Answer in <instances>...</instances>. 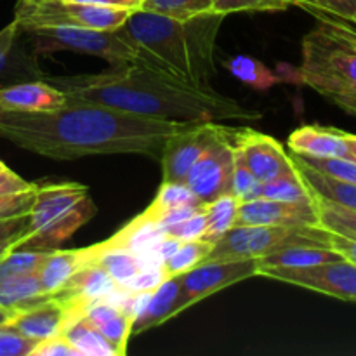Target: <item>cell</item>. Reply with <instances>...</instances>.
Returning <instances> with one entry per match:
<instances>
[{"instance_id":"1","label":"cell","mask_w":356,"mask_h":356,"mask_svg":"<svg viewBox=\"0 0 356 356\" xmlns=\"http://www.w3.org/2000/svg\"><path fill=\"white\" fill-rule=\"evenodd\" d=\"M193 124L139 117L70 97L56 110H0V139L52 160L145 155L160 162L167 139Z\"/></svg>"},{"instance_id":"2","label":"cell","mask_w":356,"mask_h":356,"mask_svg":"<svg viewBox=\"0 0 356 356\" xmlns=\"http://www.w3.org/2000/svg\"><path fill=\"white\" fill-rule=\"evenodd\" d=\"M72 99L124 113L167 122L261 120L259 110L243 106L214 89H195L165 79L138 61L113 65L101 73L45 76Z\"/></svg>"},{"instance_id":"3","label":"cell","mask_w":356,"mask_h":356,"mask_svg":"<svg viewBox=\"0 0 356 356\" xmlns=\"http://www.w3.org/2000/svg\"><path fill=\"white\" fill-rule=\"evenodd\" d=\"M222 19L225 14L216 10L179 21L138 9L117 31L134 49V61L174 82L209 90Z\"/></svg>"},{"instance_id":"4","label":"cell","mask_w":356,"mask_h":356,"mask_svg":"<svg viewBox=\"0 0 356 356\" xmlns=\"http://www.w3.org/2000/svg\"><path fill=\"white\" fill-rule=\"evenodd\" d=\"M318 17V26L302 38L301 65L287 80L312 87L330 103L356 99V31L330 17Z\"/></svg>"},{"instance_id":"5","label":"cell","mask_w":356,"mask_h":356,"mask_svg":"<svg viewBox=\"0 0 356 356\" xmlns=\"http://www.w3.org/2000/svg\"><path fill=\"white\" fill-rule=\"evenodd\" d=\"M96 214L89 188L80 183L37 186L30 209V229L10 250L51 252L59 249L79 228Z\"/></svg>"},{"instance_id":"6","label":"cell","mask_w":356,"mask_h":356,"mask_svg":"<svg viewBox=\"0 0 356 356\" xmlns=\"http://www.w3.org/2000/svg\"><path fill=\"white\" fill-rule=\"evenodd\" d=\"M323 226L235 225L212 245L205 261L259 259L277 250L298 245L329 247ZM330 249V247H329Z\"/></svg>"},{"instance_id":"7","label":"cell","mask_w":356,"mask_h":356,"mask_svg":"<svg viewBox=\"0 0 356 356\" xmlns=\"http://www.w3.org/2000/svg\"><path fill=\"white\" fill-rule=\"evenodd\" d=\"M21 28V26H19ZM35 52L72 51L103 58L113 65L134 61L132 45L117 30H90L76 26H26L21 28Z\"/></svg>"},{"instance_id":"8","label":"cell","mask_w":356,"mask_h":356,"mask_svg":"<svg viewBox=\"0 0 356 356\" xmlns=\"http://www.w3.org/2000/svg\"><path fill=\"white\" fill-rule=\"evenodd\" d=\"M132 10L120 7L89 6V3L47 0L40 3H16L14 19L26 26H76L113 31L127 21Z\"/></svg>"},{"instance_id":"9","label":"cell","mask_w":356,"mask_h":356,"mask_svg":"<svg viewBox=\"0 0 356 356\" xmlns=\"http://www.w3.org/2000/svg\"><path fill=\"white\" fill-rule=\"evenodd\" d=\"M261 277L320 292L346 302H356V266L344 257L305 268H270Z\"/></svg>"},{"instance_id":"10","label":"cell","mask_w":356,"mask_h":356,"mask_svg":"<svg viewBox=\"0 0 356 356\" xmlns=\"http://www.w3.org/2000/svg\"><path fill=\"white\" fill-rule=\"evenodd\" d=\"M257 273H259L257 259L204 261L177 277L183 292L184 312L197 302L204 301L205 298H211L216 292L225 291L226 287L240 284L247 278L257 277Z\"/></svg>"},{"instance_id":"11","label":"cell","mask_w":356,"mask_h":356,"mask_svg":"<svg viewBox=\"0 0 356 356\" xmlns=\"http://www.w3.org/2000/svg\"><path fill=\"white\" fill-rule=\"evenodd\" d=\"M233 172V153L228 141V127L219 125V134L200 159L193 163L184 183L202 204H209L229 193Z\"/></svg>"},{"instance_id":"12","label":"cell","mask_w":356,"mask_h":356,"mask_svg":"<svg viewBox=\"0 0 356 356\" xmlns=\"http://www.w3.org/2000/svg\"><path fill=\"white\" fill-rule=\"evenodd\" d=\"M219 122H197L170 136L163 146L162 181L184 183L193 163L219 134Z\"/></svg>"},{"instance_id":"13","label":"cell","mask_w":356,"mask_h":356,"mask_svg":"<svg viewBox=\"0 0 356 356\" xmlns=\"http://www.w3.org/2000/svg\"><path fill=\"white\" fill-rule=\"evenodd\" d=\"M229 138L242 149L247 167L261 183H270L294 169L291 155L271 136L247 127H229Z\"/></svg>"},{"instance_id":"14","label":"cell","mask_w":356,"mask_h":356,"mask_svg":"<svg viewBox=\"0 0 356 356\" xmlns=\"http://www.w3.org/2000/svg\"><path fill=\"white\" fill-rule=\"evenodd\" d=\"M38 66L37 52L31 49L16 19L0 30V87L30 80H45Z\"/></svg>"},{"instance_id":"15","label":"cell","mask_w":356,"mask_h":356,"mask_svg":"<svg viewBox=\"0 0 356 356\" xmlns=\"http://www.w3.org/2000/svg\"><path fill=\"white\" fill-rule=\"evenodd\" d=\"M235 225L316 226L318 214L315 204H289L259 197L240 202Z\"/></svg>"},{"instance_id":"16","label":"cell","mask_w":356,"mask_h":356,"mask_svg":"<svg viewBox=\"0 0 356 356\" xmlns=\"http://www.w3.org/2000/svg\"><path fill=\"white\" fill-rule=\"evenodd\" d=\"M118 289V284L94 263H86L72 278L68 284L56 292L52 298L61 301L68 309V322L83 313L87 306L96 301H103L108 296L113 294ZM66 322V323H68Z\"/></svg>"},{"instance_id":"17","label":"cell","mask_w":356,"mask_h":356,"mask_svg":"<svg viewBox=\"0 0 356 356\" xmlns=\"http://www.w3.org/2000/svg\"><path fill=\"white\" fill-rule=\"evenodd\" d=\"M68 103V94L45 80H30L0 87V110L47 111Z\"/></svg>"},{"instance_id":"18","label":"cell","mask_w":356,"mask_h":356,"mask_svg":"<svg viewBox=\"0 0 356 356\" xmlns=\"http://www.w3.org/2000/svg\"><path fill=\"white\" fill-rule=\"evenodd\" d=\"M66 322H68V309L61 301L51 296L40 305L10 316L7 325L38 344L61 334Z\"/></svg>"},{"instance_id":"19","label":"cell","mask_w":356,"mask_h":356,"mask_svg":"<svg viewBox=\"0 0 356 356\" xmlns=\"http://www.w3.org/2000/svg\"><path fill=\"white\" fill-rule=\"evenodd\" d=\"M292 153L316 159H351L346 132L325 125H302L296 129L287 141Z\"/></svg>"},{"instance_id":"20","label":"cell","mask_w":356,"mask_h":356,"mask_svg":"<svg viewBox=\"0 0 356 356\" xmlns=\"http://www.w3.org/2000/svg\"><path fill=\"white\" fill-rule=\"evenodd\" d=\"M183 312L184 305L179 278H165L155 291L149 292L141 313L136 316L134 323H132V336L155 329V327L165 323L167 320L181 315Z\"/></svg>"},{"instance_id":"21","label":"cell","mask_w":356,"mask_h":356,"mask_svg":"<svg viewBox=\"0 0 356 356\" xmlns=\"http://www.w3.org/2000/svg\"><path fill=\"white\" fill-rule=\"evenodd\" d=\"M165 235V229L159 225V221L145 211L141 216L132 219L127 226H124L117 235L108 238L106 242L97 243V245L101 249H124L143 256V254L149 252L156 245V242Z\"/></svg>"},{"instance_id":"22","label":"cell","mask_w":356,"mask_h":356,"mask_svg":"<svg viewBox=\"0 0 356 356\" xmlns=\"http://www.w3.org/2000/svg\"><path fill=\"white\" fill-rule=\"evenodd\" d=\"M87 263V249L61 250L56 249L47 252L44 263L37 270L38 282L44 294L54 296L61 291L70 278Z\"/></svg>"},{"instance_id":"23","label":"cell","mask_w":356,"mask_h":356,"mask_svg":"<svg viewBox=\"0 0 356 356\" xmlns=\"http://www.w3.org/2000/svg\"><path fill=\"white\" fill-rule=\"evenodd\" d=\"M291 159L313 193L325 198V200L334 202V204H339L343 207L356 211V184L334 179V177L312 169L302 160H299V156L294 155V153H291Z\"/></svg>"},{"instance_id":"24","label":"cell","mask_w":356,"mask_h":356,"mask_svg":"<svg viewBox=\"0 0 356 356\" xmlns=\"http://www.w3.org/2000/svg\"><path fill=\"white\" fill-rule=\"evenodd\" d=\"M51 296L44 294L37 273L21 275L0 284V308L10 316L40 305Z\"/></svg>"},{"instance_id":"25","label":"cell","mask_w":356,"mask_h":356,"mask_svg":"<svg viewBox=\"0 0 356 356\" xmlns=\"http://www.w3.org/2000/svg\"><path fill=\"white\" fill-rule=\"evenodd\" d=\"M336 259H341V256L336 250L329 249V247L298 245L259 257L257 259V268H259V271L270 270V268H305L313 266V264L329 263V261Z\"/></svg>"},{"instance_id":"26","label":"cell","mask_w":356,"mask_h":356,"mask_svg":"<svg viewBox=\"0 0 356 356\" xmlns=\"http://www.w3.org/2000/svg\"><path fill=\"white\" fill-rule=\"evenodd\" d=\"M87 263H94L103 268L117 282L118 287L136 273L145 270L141 256L138 254L124 249H101L99 245L87 247Z\"/></svg>"},{"instance_id":"27","label":"cell","mask_w":356,"mask_h":356,"mask_svg":"<svg viewBox=\"0 0 356 356\" xmlns=\"http://www.w3.org/2000/svg\"><path fill=\"white\" fill-rule=\"evenodd\" d=\"M61 336L82 356H118L106 337L83 316L70 320L63 327Z\"/></svg>"},{"instance_id":"28","label":"cell","mask_w":356,"mask_h":356,"mask_svg":"<svg viewBox=\"0 0 356 356\" xmlns=\"http://www.w3.org/2000/svg\"><path fill=\"white\" fill-rule=\"evenodd\" d=\"M240 202L232 193H225L204 205L205 233L200 240L214 245L226 232L235 226Z\"/></svg>"},{"instance_id":"29","label":"cell","mask_w":356,"mask_h":356,"mask_svg":"<svg viewBox=\"0 0 356 356\" xmlns=\"http://www.w3.org/2000/svg\"><path fill=\"white\" fill-rule=\"evenodd\" d=\"M261 197L270 198V200L289 202V204H315V195L309 190L296 165L294 169L282 174L277 179L263 183Z\"/></svg>"},{"instance_id":"30","label":"cell","mask_w":356,"mask_h":356,"mask_svg":"<svg viewBox=\"0 0 356 356\" xmlns=\"http://www.w3.org/2000/svg\"><path fill=\"white\" fill-rule=\"evenodd\" d=\"M225 68L240 82L247 83L256 90H268L277 86L278 82H284V79L275 75L264 63L257 61L250 56H233V58L226 59Z\"/></svg>"},{"instance_id":"31","label":"cell","mask_w":356,"mask_h":356,"mask_svg":"<svg viewBox=\"0 0 356 356\" xmlns=\"http://www.w3.org/2000/svg\"><path fill=\"white\" fill-rule=\"evenodd\" d=\"M211 243L204 242V240H191V242H181L176 252L169 256L167 259L162 261L160 268H162L165 278L179 277V275L186 273L191 268L198 266L207 259L209 252H211Z\"/></svg>"},{"instance_id":"32","label":"cell","mask_w":356,"mask_h":356,"mask_svg":"<svg viewBox=\"0 0 356 356\" xmlns=\"http://www.w3.org/2000/svg\"><path fill=\"white\" fill-rule=\"evenodd\" d=\"M228 141L232 146L233 153V172H232V186H229V193L236 198L238 202L254 200V198L261 197V190H263V183L256 179L252 172L247 167L245 160H243L242 149L232 141L229 138V127H228Z\"/></svg>"},{"instance_id":"33","label":"cell","mask_w":356,"mask_h":356,"mask_svg":"<svg viewBox=\"0 0 356 356\" xmlns=\"http://www.w3.org/2000/svg\"><path fill=\"white\" fill-rule=\"evenodd\" d=\"M315 195V193H313ZM315 207L318 214V225L330 232L341 233L346 236L356 238V211L343 207L339 204L325 200V198L315 195Z\"/></svg>"},{"instance_id":"34","label":"cell","mask_w":356,"mask_h":356,"mask_svg":"<svg viewBox=\"0 0 356 356\" xmlns=\"http://www.w3.org/2000/svg\"><path fill=\"white\" fill-rule=\"evenodd\" d=\"M141 9L186 21L212 10V0H143Z\"/></svg>"},{"instance_id":"35","label":"cell","mask_w":356,"mask_h":356,"mask_svg":"<svg viewBox=\"0 0 356 356\" xmlns=\"http://www.w3.org/2000/svg\"><path fill=\"white\" fill-rule=\"evenodd\" d=\"M47 252L37 250H9L0 257V284L21 275L37 273Z\"/></svg>"},{"instance_id":"36","label":"cell","mask_w":356,"mask_h":356,"mask_svg":"<svg viewBox=\"0 0 356 356\" xmlns=\"http://www.w3.org/2000/svg\"><path fill=\"white\" fill-rule=\"evenodd\" d=\"M132 323H134V318H132L129 313H125L124 309H118L115 315H111L110 318L104 320L101 325H97L96 329L106 337L108 343L117 350L118 356L125 355L127 351V343L132 337Z\"/></svg>"},{"instance_id":"37","label":"cell","mask_w":356,"mask_h":356,"mask_svg":"<svg viewBox=\"0 0 356 356\" xmlns=\"http://www.w3.org/2000/svg\"><path fill=\"white\" fill-rule=\"evenodd\" d=\"M298 156L306 165L325 174V176L344 181V183L356 184V160L353 159H341V156H332V159H316V156L302 155Z\"/></svg>"},{"instance_id":"38","label":"cell","mask_w":356,"mask_h":356,"mask_svg":"<svg viewBox=\"0 0 356 356\" xmlns=\"http://www.w3.org/2000/svg\"><path fill=\"white\" fill-rule=\"evenodd\" d=\"M291 6V0H212V10L225 16L233 13H277Z\"/></svg>"},{"instance_id":"39","label":"cell","mask_w":356,"mask_h":356,"mask_svg":"<svg viewBox=\"0 0 356 356\" xmlns=\"http://www.w3.org/2000/svg\"><path fill=\"white\" fill-rule=\"evenodd\" d=\"M193 204H202V202L195 197V193L188 188L186 183H165V181H162V186H160L155 200L148 209L149 211H160V209Z\"/></svg>"},{"instance_id":"40","label":"cell","mask_w":356,"mask_h":356,"mask_svg":"<svg viewBox=\"0 0 356 356\" xmlns=\"http://www.w3.org/2000/svg\"><path fill=\"white\" fill-rule=\"evenodd\" d=\"M37 343L9 327L0 325V356H31Z\"/></svg>"},{"instance_id":"41","label":"cell","mask_w":356,"mask_h":356,"mask_svg":"<svg viewBox=\"0 0 356 356\" xmlns=\"http://www.w3.org/2000/svg\"><path fill=\"white\" fill-rule=\"evenodd\" d=\"M167 235L174 236L179 242H191V240H200L205 233V214L204 211L197 212L191 218L184 221L176 222V225L165 228Z\"/></svg>"},{"instance_id":"42","label":"cell","mask_w":356,"mask_h":356,"mask_svg":"<svg viewBox=\"0 0 356 356\" xmlns=\"http://www.w3.org/2000/svg\"><path fill=\"white\" fill-rule=\"evenodd\" d=\"M309 13L316 14V16L329 14L336 19L353 23L356 14V0H312V10Z\"/></svg>"},{"instance_id":"43","label":"cell","mask_w":356,"mask_h":356,"mask_svg":"<svg viewBox=\"0 0 356 356\" xmlns=\"http://www.w3.org/2000/svg\"><path fill=\"white\" fill-rule=\"evenodd\" d=\"M163 280H165V275H163L162 268H145L139 273H136L134 277L129 278L125 284H122L120 289L132 292V294H138V292H152Z\"/></svg>"},{"instance_id":"44","label":"cell","mask_w":356,"mask_h":356,"mask_svg":"<svg viewBox=\"0 0 356 356\" xmlns=\"http://www.w3.org/2000/svg\"><path fill=\"white\" fill-rule=\"evenodd\" d=\"M35 191H37V188L30 191H23V193L0 197V219L17 218V216L28 214L31 205H33Z\"/></svg>"},{"instance_id":"45","label":"cell","mask_w":356,"mask_h":356,"mask_svg":"<svg viewBox=\"0 0 356 356\" xmlns=\"http://www.w3.org/2000/svg\"><path fill=\"white\" fill-rule=\"evenodd\" d=\"M30 229V212L17 218L0 219V243H16Z\"/></svg>"},{"instance_id":"46","label":"cell","mask_w":356,"mask_h":356,"mask_svg":"<svg viewBox=\"0 0 356 356\" xmlns=\"http://www.w3.org/2000/svg\"><path fill=\"white\" fill-rule=\"evenodd\" d=\"M31 356H82L61 334L51 337V339H45L42 343H38L35 346V350L31 351Z\"/></svg>"},{"instance_id":"47","label":"cell","mask_w":356,"mask_h":356,"mask_svg":"<svg viewBox=\"0 0 356 356\" xmlns=\"http://www.w3.org/2000/svg\"><path fill=\"white\" fill-rule=\"evenodd\" d=\"M37 184L28 183L23 177L17 176L10 169H6L0 172V197H7V195H16L23 193V191L35 190Z\"/></svg>"},{"instance_id":"48","label":"cell","mask_w":356,"mask_h":356,"mask_svg":"<svg viewBox=\"0 0 356 356\" xmlns=\"http://www.w3.org/2000/svg\"><path fill=\"white\" fill-rule=\"evenodd\" d=\"M327 229V228H325ZM329 232V247L332 250H336L341 257H344L346 261L353 263L356 266V238L355 236H346L341 235V233L336 232Z\"/></svg>"},{"instance_id":"49","label":"cell","mask_w":356,"mask_h":356,"mask_svg":"<svg viewBox=\"0 0 356 356\" xmlns=\"http://www.w3.org/2000/svg\"><path fill=\"white\" fill-rule=\"evenodd\" d=\"M65 2L89 3V6H103V7H120V9L138 10L141 9L143 0H65Z\"/></svg>"},{"instance_id":"50","label":"cell","mask_w":356,"mask_h":356,"mask_svg":"<svg viewBox=\"0 0 356 356\" xmlns=\"http://www.w3.org/2000/svg\"><path fill=\"white\" fill-rule=\"evenodd\" d=\"M332 103L336 104V106H339L341 110L346 111V113L356 117V99L355 97H346V99H334Z\"/></svg>"},{"instance_id":"51","label":"cell","mask_w":356,"mask_h":356,"mask_svg":"<svg viewBox=\"0 0 356 356\" xmlns=\"http://www.w3.org/2000/svg\"><path fill=\"white\" fill-rule=\"evenodd\" d=\"M346 141H348V148H350L351 159L356 160V134H350V132H346Z\"/></svg>"},{"instance_id":"52","label":"cell","mask_w":356,"mask_h":356,"mask_svg":"<svg viewBox=\"0 0 356 356\" xmlns=\"http://www.w3.org/2000/svg\"><path fill=\"white\" fill-rule=\"evenodd\" d=\"M292 6L302 7L305 10H312V0H291Z\"/></svg>"},{"instance_id":"53","label":"cell","mask_w":356,"mask_h":356,"mask_svg":"<svg viewBox=\"0 0 356 356\" xmlns=\"http://www.w3.org/2000/svg\"><path fill=\"white\" fill-rule=\"evenodd\" d=\"M9 318H10V315H9V313H7L6 309H2V308H0V325H3V323H7V322H9Z\"/></svg>"},{"instance_id":"54","label":"cell","mask_w":356,"mask_h":356,"mask_svg":"<svg viewBox=\"0 0 356 356\" xmlns=\"http://www.w3.org/2000/svg\"><path fill=\"white\" fill-rule=\"evenodd\" d=\"M13 245H14V243H10V242L9 243H0V257H2L6 252H9V250L13 249Z\"/></svg>"},{"instance_id":"55","label":"cell","mask_w":356,"mask_h":356,"mask_svg":"<svg viewBox=\"0 0 356 356\" xmlns=\"http://www.w3.org/2000/svg\"><path fill=\"white\" fill-rule=\"evenodd\" d=\"M47 2V0H17V3H40Z\"/></svg>"},{"instance_id":"56","label":"cell","mask_w":356,"mask_h":356,"mask_svg":"<svg viewBox=\"0 0 356 356\" xmlns=\"http://www.w3.org/2000/svg\"><path fill=\"white\" fill-rule=\"evenodd\" d=\"M6 169H9V167H7L6 163H3L2 160H0V172H2V170H6Z\"/></svg>"},{"instance_id":"57","label":"cell","mask_w":356,"mask_h":356,"mask_svg":"<svg viewBox=\"0 0 356 356\" xmlns=\"http://www.w3.org/2000/svg\"><path fill=\"white\" fill-rule=\"evenodd\" d=\"M353 23H356V14H355V19H353Z\"/></svg>"}]
</instances>
